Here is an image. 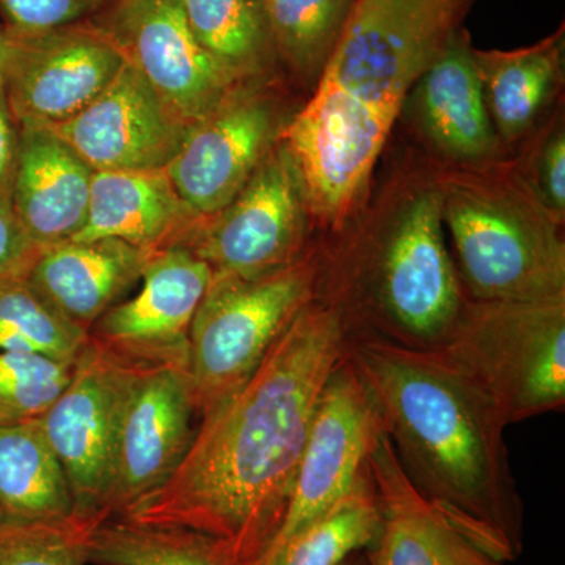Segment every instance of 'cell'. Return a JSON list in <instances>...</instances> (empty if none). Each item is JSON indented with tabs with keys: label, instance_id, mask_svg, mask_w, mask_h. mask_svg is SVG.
Wrapping results in <instances>:
<instances>
[{
	"label": "cell",
	"instance_id": "f546056e",
	"mask_svg": "<svg viewBox=\"0 0 565 565\" xmlns=\"http://www.w3.org/2000/svg\"><path fill=\"white\" fill-rule=\"evenodd\" d=\"M104 522L73 514L51 522L0 525V565H87L88 537Z\"/></svg>",
	"mask_w": 565,
	"mask_h": 565
},
{
	"label": "cell",
	"instance_id": "3957f363",
	"mask_svg": "<svg viewBox=\"0 0 565 565\" xmlns=\"http://www.w3.org/2000/svg\"><path fill=\"white\" fill-rule=\"evenodd\" d=\"M473 0H353L311 102L285 132L307 199L341 225L370 180L412 87Z\"/></svg>",
	"mask_w": 565,
	"mask_h": 565
},
{
	"label": "cell",
	"instance_id": "f1b7e54d",
	"mask_svg": "<svg viewBox=\"0 0 565 565\" xmlns=\"http://www.w3.org/2000/svg\"><path fill=\"white\" fill-rule=\"evenodd\" d=\"M74 364L0 351V426L40 419L68 384Z\"/></svg>",
	"mask_w": 565,
	"mask_h": 565
},
{
	"label": "cell",
	"instance_id": "5b68a950",
	"mask_svg": "<svg viewBox=\"0 0 565 565\" xmlns=\"http://www.w3.org/2000/svg\"><path fill=\"white\" fill-rule=\"evenodd\" d=\"M460 281L471 300L527 302L565 297V248L555 215L509 177L459 174L438 189Z\"/></svg>",
	"mask_w": 565,
	"mask_h": 565
},
{
	"label": "cell",
	"instance_id": "2e32d148",
	"mask_svg": "<svg viewBox=\"0 0 565 565\" xmlns=\"http://www.w3.org/2000/svg\"><path fill=\"white\" fill-rule=\"evenodd\" d=\"M277 126L266 98L234 93L193 122L166 172L196 217L206 221L236 199L273 150Z\"/></svg>",
	"mask_w": 565,
	"mask_h": 565
},
{
	"label": "cell",
	"instance_id": "83f0119b",
	"mask_svg": "<svg viewBox=\"0 0 565 565\" xmlns=\"http://www.w3.org/2000/svg\"><path fill=\"white\" fill-rule=\"evenodd\" d=\"M353 0H263L270 41L297 73H322Z\"/></svg>",
	"mask_w": 565,
	"mask_h": 565
},
{
	"label": "cell",
	"instance_id": "9a60e30c",
	"mask_svg": "<svg viewBox=\"0 0 565 565\" xmlns=\"http://www.w3.org/2000/svg\"><path fill=\"white\" fill-rule=\"evenodd\" d=\"M191 126L126 62L98 98L52 128L93 172H148L169 167Z\"/></svg>",
	"mask_w": 565,
	"mask_h": 565
},
{
	"label": "cell",
	"instance_id": "1f68e13d",
	"mask_svg": "<svg viewBox=\"0 0 565 565\" xmlns=\"http://www.w3.org/2000/svg\"><path fill=\"white\" fill-rule=\"evenodd\" d=\"M40 250L22 228L11 200L0 196V275L28 273Z\"/></svg>",
	"mask_w": 565,
	"mask_h": 565
},
{
	"label": "cell",
	"instance_id": "8fae6325",
	"mask_svg": "<svg viewBox=\"0 0 565 565\" xmlns=\"http://www.w3.org/2000/svg\"><path fill=\"white\" fill-rule=\"evenodd\" d=\"M384 434L377 401L345 353L319 397L288 514L273 548L370 476L371 452Z\"/></svg>",
	"mask_w": 565,
	"mask_h": 565
},
{
	"label": "cell",
	"instance_id": "d6a6232c",
	"mask_svg": "<svg viewBox=\"0 0 565 565\" xmlns=\"http://www.w3.org/2000/svg\"><path fill=\"white\" fill-rule=\"evenodd\" d=\"M539 195L542 202L555 212L559 221L565 211V139L564 134H557L550 140L537 167Z\"/></svg>",
	"mask_w": 565,
	"mask_h": 565
},
{
	"label": "cell",
	"instance_id": "836d02e7",
	"mask_svg": "<svg viewBox=\"0 0 565 565\" xmlns=\"http://www.w3.org/2000/svg\"><path fill=\"white\" fill-rule=\"evenodd\" d=\"M18 156V122L0 84V196L11 200Z\"/></svg>",
	"mask_w": 565,
	"mask_h": 565
},
{
	"label": "cell",
	"instance_id": "7c38bea8",
	"mask_svg": "<svg viewBox=\"0 0 565 565\" xmlns=\"http://www.w3.org/2000/svg\"><path fill=\"white\" fill-rule=\"evenodd\" d=\"M137 366L88 337L68 384L39 419L68 478L76 515L107 520L103 503L115 437Z\"/></svg>",
	"mask_w": 565,
	"mask_h": 565
},
{
	"label": "cell",
	"instance_id": "7402d4cb",
	"mask_svg": "<svg viewBox=\"0 0 565 565\" xmlns=\"http://www.w3.org/2000/svg\"><path fill=\"white\" fill-rule=\"evenodd\" d=\"M74 514L68 478L39 419L0 426V525Z\"/></svg>",
	"mask_w": 565,
	"mask_h": 565
},
{
	"label": "cell",
	"instance_id": "d4e9b609",
	"mask_svg": "<svg viewBox=\"0 0 565 565\" xmlns=\"http://www.w3.org/2000/svg\"><path fill=\"white\" fill-rule=\"evenodd\" d=\"M88 563L95 565H241L232 553L199 531L140 525L107 519L88 537Z\"/></svg>",
	"mask_w": 565,
	"mask_h": 565
},
{
	"label": "cell",
	"instance_id": "d6986e66",
	"mask_svg": "<svg viewBox=\"0 0 565 565\" xmlns=\"http://www.w3.org/2000/svg\"><path fill=\"white\" fill-rule=\"evenodd\" d=\"M154 255L118 239L66 241L41 248L25 275L63 318L88 332Z\"/></svg>",
	"mask_w": 565,
	"mask_h": 565
},
{
	"label": "cell",
	"instance_id": "8992f818",
	"mask_svg": "<svg viewBox=\"0 0 565 565\" xmlns=\"http://www.w3.org/2000/svg\"><path fill=\"white\" fill-rule=\"evenodd\" d=\"M437 352L489 397L505 426L564 411L565 297L467 300Z\"/></svg>",
	"mask_w": 565,
	"mask_h": 565
},
{
	"label": "cell",
	"instance_id": "9c48e42d",
	"mask_svg": "<svg viewBox=\"0 0 565 565\" xmlns=\"http://www.w3.org/2000/svg\"><path fill=\"white\" fill-rule=\"evenodd\" d=\"M302 174L286 145L274 147L228 206L202 222L184 247L214 273L258 277L300 259Z\"/></svg>",
	"mask_w": 565,
	"mask_h": 565
},
{
	"label": "cell",
	"instance_id": "484cf974",
	"mask_svg": "<svg viewBox=\"0 0 565 565\" xmlns=\"http://www.w3.org/2000/svg\"><path fill=\"white\" fill-rule=\"evenodd\" d=\"M87 343V330L63 318L25 273L0 275V351L74 363Z\"/></svg>",
	"mask_w": 565,
	"mask_h": 565
},
{
	"label": "cell",
	"instance_id": "4fadbf2b",
	"mask_svg": "<svg viewBox=\"0 0 565 565\" xmlns=\"http://www.w3.org/2000/svg\"><path fill=\"white\" fill-rule=\"evenodd\" d=\"M92 20L189 125L232 95L236 79L195 39L182 0H110Z\"/></svg>",
	"mask_w": 565,
	"mask_h": 565
},
{
	"label": "cell",
	"instance_id": "ffe728a7",
	"mask_svg": "<svg viewBox=\"0 0 565 565\" xmlns=\"http://www.w3.org/2000/svg\"><path fill=\"white\" fill-rule=\"evenodd\" d=\"M166 170L95 172L85 225L71 241L118 239L150 253L184 247L202 225Z\"/></svg>",
	"mask_w": 565,
	"mask_h": 565
},
{
	"label": "cell",
	"instance_id": "e575fe53",
	"mask_svg": "<svg viewBox=\"0 0 565 565\" xmlns=\"http://www.w3.org/2000/svg\"><path fill=\"white\" fill-rule=\"evenodd\" d=\"M340 565H373V563H371L370 553H367V550H364V552H356L345 557Z\"/></svg>",
	"mask_w": 565,
	"mask_h": 565
},
{
	"label": "cell",
	"instance_id": "7a4b0ae2",
	"mask_svg": "<svg viewBox=\"0 0 565 565\" xmlns=\"http://www.w3.org/2000/svg\"><path fill=\"white\" fill-rule=\"evenodd\" d=\"M348 353L412 484L479 548L515 563L525 545V505L508 426L489 397L437 351L349 338Z\"/></svg>",
	"mask_w": 565,
	"mask_h": 565
},
{
	"label": "cell",
	"instance_id": "4dcf8cb0",
	"mask_svg": "<svg viewBox=\"0 0 565 565\" xmlns=\"http://www.w3.org/2000/svg\"><path fill=\"white\" fill-rule=\"evenodd\" d=\"M110 0H0L6 31L41 32L87 21L102 13Z\"/></svg>",
	"mask_w": 565,
	"mask_h": 565
},
{
	"label": "cell",
	"instance_id": "ba28073f",
	"mask_svg": "<svg viewBox=\"0 0 565 565\" xmlns=\"http://www.w3.org/2000/svg\"><path fill=\"white\" fill-rule=\"evenodd\" d=\"M126 62L117 41L93 20L31 33L2 29L0 84L18 125L68 121Z\"/></svg>",
	"mask_w": 565,
	"mask_h": 565
},
{
	"label": "cell",
	"instance_id": "277c9868",
	"mask_svg": "<svg viewBox=\"0 0 565 565\" xmlns=\"http://www.w3.org/2000/svg\"><path fill=\"white\" fill-rule=\"evenodd\" d=\"M332 296L349 338L437 351L467 299L445 244L438 189L423 192L373 248L353 255Z\"/></svg>",
	"mask_w": 565,
	"mask_h": 565
},
{
	"label": "cell",
	"instance_id": "603a6c76",
	"mask_svg": "<svg viewBox=\"0 0 565 565\" xmlns=\"http://www.w3.org/2000/svg\"><path fill=\"white\" fill-rule=\"evenodd\" d=\"M563 32L523 50L476 51L487 109L504 137L530 128L559 81Z\"/></svg>",
	"mask_w": 565,
	"mask_h": 565
},
{
	"label": "cell",
	"instance_id": "d590c367",
	"mask_svg": "<svg viewBox=\"0 0 565 565\" xmlns=\"http://www.w3.org/2000/svg\"><path fill=\"white\" fill-rule=\"evenodd\" d=\"M0 55H2V31H0Z\"/></svg>",
	"mask_w": 565,
	"mask_h": 565
},
{
	"label": "cell",
	"instance_id": "6da1fadb",
	"mask_svg": "<svg viewBox=\"0 0 565 565\" xmlns=\"http://www.w3.org/2000/svg\"><path fill=\"white\" fill-rule=\"evenodd\" d=\"M348 345L340 311L316 297L255 373L200 418L169 481L120 519L199 531L241 565H263L288 514L319 397Z\"/></svg>",
	"mask_w": 565,
	"mask_h": 565
},
{
	"label": "cell",
	"instance_id": "e0dca14e",
	"mask_svg": "<svg viewBox=\"0 0 565 565\" xmlns=\"http://www.w3.org/2000/svg\"><path fill=\"white\" fill-rule=\"evenodd\" d=\"M93 169L50 125L20 122L11 204L39 248L74 239L85 225Z\"/></svg>",
	"mask_w": 565,
	"mask_h": 565
},
{
	"label": "cell",
	"instance_id": "ac0fdd59",
	"mask_svg": "<svg viewBox=\"0 0 565 565\" xmlns=\"http://www.w3.org/2000/svg\"><path fill=\"white\" fill-rule=\"evenodd\" d=\"M381 534L367 550L373 565H512L479 548L412 484L386 433L370 456Z\"/></svg>",
	"mask_w": 565,
	"mask_h": 565
},
{
	"label": "cell",
	"instance_id": "5bb4252c",
	"mask_svg": "<svg viewBox=\"0 0 565 565\" xmlns=\"http://www.w3.org/2000/svg\"><path fill=\"white\" fill-rule=\"evenodd\" d=\"M212 277L210 264L188 247L158 252L140 292L107 310L88 337L126 362L189 364V332Z\"/></svg>",
	"mask_w": 565,
	"mask_h": 565
},
{
	"label": "cell",
	"instance_id": "cb8c5ba5",
	"mask_svg": "<svg viewBox=\"0 0 565 565\" xmlns=\"http://www.w3.org/2000/svg\"><path fill=\"white\" fill-rule=\"evenodd\" d=\"M381 527L370 471L343 500L275 545L263 565H340L353 553L373 548Z\"/></svg>",
	"mask_w": 565,
	"mask_h": 565
},
{
	"label": "cell",
	"instance_id": "52a82bcc",
	"mask_svg": "<svg viewBox=\"0 0 565 565\" xmlns=\"http://www.w3.org/2000/svg\"><path fill=\"white\" fill-rule=\"evenodd\" d=\"M310 259L258 277L214 273L189 332V374L202 418L236 392L297 315L318 297Z\"/></svg>",
	"mask_w": 565,
	"mask_h": 565
},
{
	"label": "cell",
	"instance_id": "44dd1931",
	"mask_svg": "<svg viewBox=\"0 0 565 565\" xmlns=\"http://www.w3.org/2000/svg\"><path fill=\"white\" fill-rule=\"evenodd\" d=\"M416 87L424 129L445 154L465 161L492 154L497 132L467 32L456 33Z\"/></svg>",
	"mask_w": 565,
	"mask_h": 565
},
{
	"label": "cell",
	"instance_id": "4316f807",
	"mask_svg": "<svg viewBox=\"0 0 565 565\" xmlns=\"http://www.w3.org/2000/svg\"><path fill=\"white\" fill-rule=\"evenodd\" d=\"M203 50L237 79L273 46L263 0H182Z\"/></svg>",
	"mask_w": 565,
	"mask_h": 565
},
{
	"label": "cell",
	"instance_id": "30bf717a",
	"mask_svg": "<svg viewBox=\"0 0 565 565\" xmlns=\"http://www.w3.org/2000/svg\"><path fill=\"white\" fill-rule=\"evenodd\" d=\"M196 415L189 364H139L122 403L103 515L115 519L161 489L188 452Z\"/></svg>",
	"mask_w": 565,
	"mask_h": 565
}]
</instances>
